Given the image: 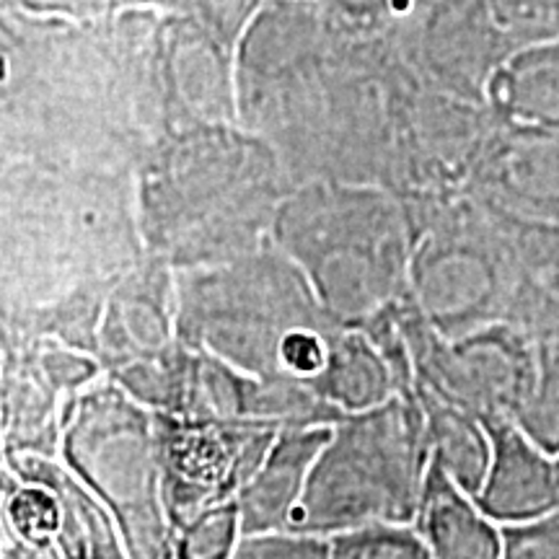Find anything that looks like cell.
Returning a JSON list of instances; mask_svg holds the SVG:
<instances>
[{
    "label": "cell",
    "instance_id": "obj_1",
    "mask_svg": "<svg viewBox=\"0 0 559 559\" xmlns=\"http://www.w3.org/2000/svg\"><path fill=\"white\" fill-rule=\"evenodd\" d=\"M492 479L485 502L502 519H534L559 506V466H551L523 440L500 428L495 432Z\"/></svg>",
    "mask_w": 559,
    "mask_h": 559
},
{
    "label": "cell",
    "instance_id": "obj_2",
    "mask_svg": "<svg viewBox=\"0 0 559 559\" xmlns=\"http://www.w3.org/2000/svg\"><path fill=\"white\" fill-rule=\"evenodd\" d=\"M432 539L443 555L456 557H498L502 549L498 531L451 489L440 492L432 510Z\"/></svg>",
    "mask_w": 559,
    "mask_h": 559
},
{
    "label": "cell",
    "instance_id": "obj_3",
    "mask_svg": "<svg viewBox=\"0 0 559 559\" xmlns=\"http://www.w3.org/2000/svg\"><path fill=\"white\" fill-rule=\"evenodd\" d=\"M502 549L510 557H559V506L508 528Z\"/></svg>",
    "mask_w": 559,
    "mask_h": 559
},
{
    "label": "cell",
    "instance_id": "obj_4",
    "mask_svg": "<svg viewBox=\"0 0 559 559\" xmlns=\"http://www.w3.org/2000/svg\"><path fill=\"white\" fill-rule=\"evenodd\" d=\"M13 521L19 523V528H24L26 534H50L58 523V513H55L52 500L41 492H21L13 500Z\"/></svg>",
    "mask_w": 559,
    "mask_h": 559
},
{
    "label": "cell",
    "instance_id": "obj_5",
    "mask_svg": "<svg viewBox=\"0 0 559 559\" xmlns=\"http://www.w3.org/2000/svg\"><path fill=\"white\" fill-rule=\"evenodd\" d=\"M283 355L293 368L306 370V373H309V370H317L321 366L319 345L311 337H300V334H293V337L285 340Z\"/></svg>",
    "mask_w": 559,
    "mask_h": 559
}]
</instances>
